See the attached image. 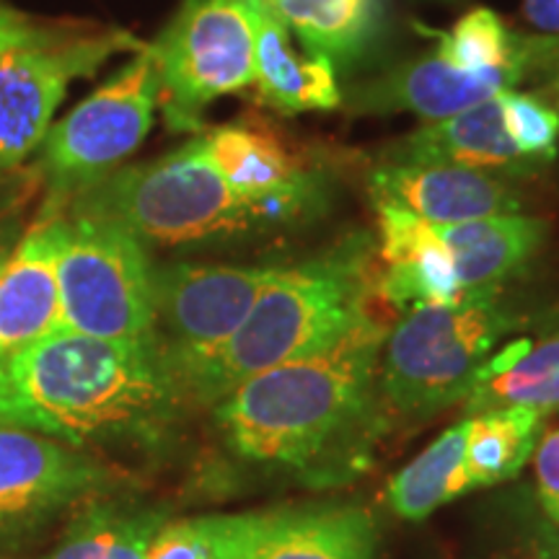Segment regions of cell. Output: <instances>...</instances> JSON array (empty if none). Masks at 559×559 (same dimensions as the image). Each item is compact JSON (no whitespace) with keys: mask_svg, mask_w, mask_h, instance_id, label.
I'll list each match as a JSON object with an SVG mask.
<instances>
[{"mask_svg":"<svg viewBox=\"0 0 559 559\" xmlns=\"http://www.w3.org/2000/svg\"><path fill=\"white\" fill-rule=\"evenodd\" d=\"M62 32L68 29L45 24V21H37L29 16V13L0 3V55L9 50H19V47L41 45V41L60 37Z\"/></svg>","mask_w":559,"mask_h":559,"instance_id":"29","label":"cell"},{"mask_svg":"<svg viewBox=\"0 0 559 559\" xmlns=\"http://www.w3.org/2000/svg\"><path fill=\"white\" fill-rule=\"evenodd\" d=\"M536 485L544 513L559 526V430L549 432L536 449Z\"/></svg>","mask_w":559,"mask_h":559,"instance_id":"30","label":"cell"},{"mask_svg":"<svg viewBox=\"0 0 559 559\" xmlns=\"http://www.w3.org/2000/svg\"><path fill=\"white\" fill-rule=\"evenodd\" d=\"M373 515L347 502H309L257 513L243 559H376Z\"/></svg>","mask_w":559,"mask_h":559,"instance_id":"16","label":"cell"},{"mask_svg":"<svg viewBox=\"0 0 559 559\" xmlns=\"http://www.w3.org/2000/svg\"><path fill=\"white\" fill-rule=\"evenodd\" d=\"M228 187L254 205L262 228L313 215L324 205V185L311 164L267 122L241 120L200 138Z\"/></svg>","mask_w":559,"mask_h":559,"instance_id":"12","label":"cell"},{"mask_svg":"<svg viewBox=\"0 0 559 559\" xmlns=\"http://www.w3.org/2000/svg\"><path fill=\"white\" fill-rule=\"evenodd\" d=\"M376 243L353 234L317 257L277 267L249 317L226 342L169 362L190 404H218L230 389L262 370L319 353L373 317L370 293Z\"/></svg>","mask_w":559,"mask_h":559,"instance_id":"3","label":"cell"},{"mask_svg":"<svg viewBox=\"0 0 559 559\" xmlns=\"http://www.w3.org/2000/svg\"><path fill=\"white\" fill-rule=\"evenodd\" d=\"M528 73L531 70L521 66L459 70L432 55L400 62L386 73L349 88L347 109L349 115L412 111L423 120L438 122L513 91Z\"/></svg>","mask_w":559,"mask_h":559,"instance_id":"13","label":"cell"},{"mask_svg":"<svg viewBox=\"0 0 559 559\" xmlns=\"http://www.w3.org/2000/svg\"><path fill=\"white\" fill-rule=\"evenodd\" d=\"M109 485L107 466L86 451L0 417V547Z\"/></svg>","mask_w":559,"mask_h":559,"instance_id":"10","label":"cell"},{"mask_svg":"<svg viewBox=\"0 0 559 559\" xmlns=\"http://www.w3.org/2000/svg\"><path fill=\"white\" fill-rule=\"evenodd\" d=\"M423 3H440V5H456L461 0H423Z\"/></svg>","mask_w":559,"mask_h":559,"instance_id":"34","label":"cell"},{"mask_svg":"<svg viewBox=\"0 0 559 559\" xmlns=\"http://www.w3.org/2000/svg\"><path fill=\"white\" fill-rule=\"evenodd\" d=\"M502 120L510 140L515 143L523 156L549 164L555 158L559 138V115L547 102L534 94H519L506 91L500 94Z\"/></svg>","mask_w":559,"mask_h":559,"instance_id":"28","label":"cell"},{"mask_svg":"<svg viewBox=\"0 0 559 559\" xmlns=\"http://www.w3.org/2000/svg\"><path fill=\"white\" fill-rule=\"evenodd\" d=\"M66 215L45 210L0 270V360L60 332L58 260Z\"/></svg>","mask_w":559,"mask_h":559,"instance_id":"15","label":"cell"},{"mask_svg":"<svg viewBox=\"0 0 559 559\" xmlns=\"http://www.w3.org/2000/svg\"><path fill=\"white\" fill-rule=\"evenodd\" d=\"M21 239V226L19 221L11 215H5V218H0V270H3V264L9 262L11 251L16 249V243Z\"/></svg>","mask_w":559,"mask_h":559,"instance_id":"32","label":"cell"},{"mask_svg":"<svg viewBox=\"0 0 559 559\" xmlns=\"http://www.w3.org/2000/svg\"><path fill=\"white\" fill-rule=\"evenodd\" d=\"M373 205L407 210L432 226L521 213L519 192L500 174L445 164H381L368 177Z\"/></svg>","mask_w":559,"mask_h":559,"instance_id":"14","label":"cell"},{"mask_svg":"<svg viewBox=\"0 0 559 559\" xmlns=\"http://www.w3.org/2000/svg\"><path fill=\"white\" fill-rule=\"evenodd\" d=\"M254 0H185L151 45L174 130L200 128L210 104L254 83Z\"/></svg>","mask_w":559,"mask_h":559,"instance_id":"8","label":"cell"},{"mask_svg":"<svg viewBox=\"0 0 559 559\" xmlns=\"http://www.w3.org/2000/svg\"><path fill=\"white\" fill-rule=\"evenodd\" d=\"M381 241L376 254L383 262L379 296L394 309L407 311L419 304H456L464 298L451 251L438 228L407 210L376 205Z\"/></svg>","mask_w":559,"mask_h":559,"instance_id":"18","label":"cell"},{"mask_svg":"<svg viewBox=\"0 0 559 559\" xmlns=\"http://www.w3.org/2000/svg\"><path fill=\"white\" fill-rule=\"evenodd\" d=\"M169 510L130 500H99L83 508L66 539L45 559H145Z\"/></svg>","mask_w":559,"mask_h":559,"instance_id":"23","label":"cell"},{"mask_svg":"<svg viewBox=\"0 0 559 559\" xmlns=\"http://www.w3.org/2000/svg\"><path fill=\"white\" fill-rule=\"evenodd\" d=\"M187 396L156 337L55 332L0 360V417L73 449H158Z\"/></svg>","mask_w":559,"mask_h":559,"instance_id":"1","label":"cell"},{"mask_svg":"<svg viewBox=\"0 0 559 559\" xmlns=\"http://www.w3.org/2000/svg\"><path fill=\"white\" fill-rule=\"evenodd\" d=\"M62 213L117 223L143 243L160 247L228 239L262 228L254 205L230 190L200 138L151 164L122 166L75 194Z\"/></svg>","mask_w":559,"mask_h":559,"instance_id":"4","label":"cell"},{"mask_svg":"<svg viewBox=\"0 0 559 559\" xmlns=\"http://www.w3.org/2000/svg\"><path fill=\"white\" fill-rule=\"evenodd\" d=\"M513 407L542 417L559 409V334L536 345L519 340L495 353L466 396L469 415Z\"/></svg>","mask_w":559,"mask_h":559,"instance_id":"21","label":"cell"},{"mask_svg":"<svg viewBox=\"0 0 559 559\" xmlns=\"http://www.w3.org/2000/svg\"><path fill=\"white\" fill-rule=\"evenodd\" d=\"M466 440L469 487H492L519 477L539 440L544 417L531 409H492L474 415Z\"/></svg>","mask_w":559,"mask_h":559,"instance_id":"25","label":"cell"},{"mask_svg":"<svg viewBox=\"0 0 559 559\" xmlns=\"http://www.w3.org/2000/svg\"><path fill=\"white\" fill-rule=\"evenodd\" d=\"M436 228L451 251L464 296L502 290L510 277L528 267L547 239V221L521 213Z\"/></svg>","mask_w":559,"mask_h":559,"instance_id":"20","label":"cell"},{"mask_svg":"<svg viewBox=\"0 0 559 559\" xmlns=\"http://www.w3.org/2000/svg\"><path fill=\"white\" fill-rule=\"evenodd\" d=\"M472 419H461L432 440L389 481V506L404 521H425L432 510L469 492L466 479V440Z\"/></svg>","mask_w":559,"mask_h":559,"instance_id":"24","label":"cell"},{"mask_svg":"<svg viewBox=\"0 0 559 559\" xmlns=\"http://www.w3.org/2000/svg\"><path fill=\"white\" fill-rule=\"evenodd\" d=\"M254 523L257 513L166 521L151 539L145 559H243Z\"/></svg>","mask_w":559,"mask_h":559,"instance_id":"26","label":"cell"},{"mask_svg":"<svg viewBox=\"0 0 559 559\" xmlns=\"http://www.w3.org/2000/svg\"><path fill=\"white\" fill-rule=\"evenodd\" d=\"M298 34L306 52H319L332 66H349L373 45L379 32V0H262Z\"/></svg>","mask_w":559,"mask_h":559,"instance_id":"22","label":"cell"},{"mask_svg":"<svg viewBox=\"0 0 559 559\" xmlns=\"http://www.w3.org/2000/svg\"><path fill=\"white\" fill-rule=\"evenodd\" d=\"M551 88H555V94H557V102H559V75L555 79V83H551Z\"/></svg>","mask_w":559,"mask_h":559,"instance_id":"35","label":"cell"},{"mask_svg":"<svg viewBox=\"0 0 559 559\" xmlns=\"http://www.w3.org/2000/svg\"><path fill=\"white\" fill-rule=\"evenodd\" d=\"M254 83L260 102L280 115L330 111L342 104L337 68L319 52L300 55L290 29L262 0H254Z\"/></svg>","mask_w":559,"mask_h":559,"instance_id":"19","label":"cell"},{"mask_svg":"<svg viewBox=\"0 0 559 559\" xmlns=\"http://www.w3.org/2000/svg\"><path fill=\"white\" fill-rule=\"evenodd\" d=\"M386 164L466 166L500 177H528L547 166L515 148L502 120L500 96L396 140Z\"/></svg>","mask_w":559,"mask_h":559,"instance_id":"17","label":"cell"},{"mask_svg":"<svg viewBox=\"0 0 559 559\" xmlns=\"http://www.w3.org/2000/svg\"><path fill=\"white\" fill-rule=\"evenodd\" d=\"M62 215L60 332L99 340L156 337L153 262L145 243L117 223Z\"/></svg>","mask_w":559,"mask_h":559,"instance_id":"6","label":"cell"},{"mask_svg":"<svg viewBox=\"0 0 559 559\" xmlns=\"http://www.w3.org/2000/svg\"><path fill=\"white\" fill-rule=\"evenodd\" d=\"M379 317L304 358L267 368L230 389L215 407L228 449L249 464L337 479L379 432Z\"/></svg>","mask_w":559,"mask_h":559,"instance_id":"2","label":"cell"},{"mask_svg":"<svg viewBox=\"0 0 559 559\" xmlns=\"http://www.w3.org/2000/svg\"><path fill=\"white\" fill-rule=\"evenodd\" d=\"M143 50L128 32H62L41 45L0 55V171L16 169L39 148L68 88L91 79L120 52Z\"/></svg>","mask_w":559,"mask_h":559,"instance_id":"9","label":"cell"},{"mask_svg":"<svg viewBox=\"0 0 559 559\" xmlns=\"http://www.w3.org/2000/svg\"><path fill=\"white\" fill-rule=\"evenodd\" d=\"M495 519L477 559H559V526L536 513L528 500H515Z\"/></svg>","mask_w":559,"mask_h":559,"instance_id":"27","label":"cell"},{"mask_svg":"<svg viewBox=\"0 0 559 559\" xmlns=\"http://www.w3.org/2000/svg\"><path fill=\"white\" fill-rule=\"evenodd\" d=\"M158 102L156 55L148 45L60 122H52L37 164L50 192L45 210L62 213L75 194L122 169L151 132Z\"/></svg>","mask_w":559,"mask_h":559,"instance_id":"7","label":"cell"},{"mask_svg":"<svg viewBox=\"0 0 559 559\" xmlns=\"http://www.w3.org/2000/svg\"><path fill=\"white\" fill-rule=\"evenodd\" d=\"M277 267L171 262L153 267V313L164 358L218 347L243 324Z\"/></svg>","mask_w":559,"mask_h":559,"instance_id":"11","label":"cell"},{"mask_svg":"<svg viewBox=\"0 0 559 559\" xmlns=\"http://www.w3.org/2000/svg\"><path fill=\"white\" fill-rule=\"evenodd\" d=\"M515 326L519 317L502 304L500 290L402 311L383 342L381 407L402 417H428L466 400L498 342Z\"/></svg>","mask_w":559,"mask_h":559,"instance_id":"5","label":"cell"},{"mask_svg":"<svg viewBox=\"0 0 559 559\" xmlns=\"http://www.w3.org/2000/svg\"><path fill=\"white\" fill-rule=\"evenodd\" d=\"M523 13L536 29L559 34V0H523Z\"/></svg>","mask_w":559,"mask_h":559,"instance_id":"31","label":"cell"},{"mask_svg":"<svg viewBox=\"0 0 559 559\" xmlns=\"http://www.w3.org/2000/svg\"><path fill=\"white\" fill-rule=\"evenodd\" d=\"M24 200H26V187L24 185H16V187H0V218H5V215L16 213V210L24 207Z\"/></svg>","mask_w":559,"mask_h":559,"instance_id":"33","label":"cell"}]
</instances>
